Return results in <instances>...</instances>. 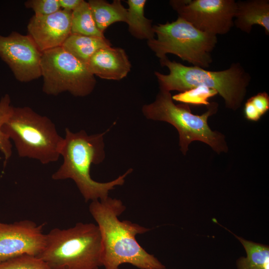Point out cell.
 <instances>
[{"label": "cell", "instance_id": "ba28073f", "mask_svg": "<svg viewBox=\"0 0 269 269\" xmlns=\"http://www.w3.org/2000/svg\"><path fill=\"white\" fill-rule=\"evenodd\" d=\"M41 73L43 92L56 96L68 92L84 97L94 89L96 80L87 66L61 46L42 52Z\"/></svg>", "mask_w": 269, "mask_h": 269}, {"label": "cell", "instance_id": "9a60e30c", "mask_svg": "<svg viewBox=\"0 0 269 269\" xmlns=\"http://www.w3.org/2000/svg\"><path fill=\"white\" fill-rule=\"evenodd\" d=\"M112 46L104 37L71 34L62 47L79 61L87 66L91 57L100 49Z\"/></svg>", "mask_w": 269, "mask_h": 269}, {"label": "cell", "instance_id": "6da1fadb", "mask_svg": "<svg viewBox=\"0 0 269 269\" xmlns=\"http://www.w3.org/2000/svg\"><path fill=\"white\" fill-rule=\"evenodd\" d=\"M126 207L122 201L108 197L91 201L89 211L100 230L103 247L102 264L105 269H119L131 264L139 269H166L153 255L148 253L135 237L149 230L119 217Z\"/></svg>", "mask_w": 269, "mask_h": 269}, {"label": "cell", "instance_id": "7402d4cb", "mask_svg": "<svg viewBox=\"0 0 269 269\" xmlns=\"http://www.w3.org/2000/svg\"><path fill=\"white\" fill-rule=\"evenodd\" d=\"M13 106L8 94H6L0 100V150L5 160L12 154V144L8 137L3 133L1 127L9 117Z\"/></svg>", "mask_w": 269, "mask_h": 269}, {"label": "cell", "instance_id": "e0dca14e", "mask_svg": "<svg viewBox=\"0 0 269 269\" xmlns=\"http://www.w3.org/2000/svg\"><path fill=\"white\" fill-rule=\"evenodd\" d=\"M146 0H128L127 3V21L131 34L139 39L151 40L154 38L152 20L147 18L144 14Z\"/></svg>", "mask_w": 269, "mask_h": 269}, {"label": "cell", "instance_id": "30bf717a", "mask_svg": "<svg viewBox=\"0 0 269 269\" xmlns=\"http://www.w3.org/2000/svg\"><path fill=\"white\" fill-rule=\"evenodd\" d=\"M42 52L31 37L12 31L0 34V58L9 67L15 79L29 82L41 77Z\"/></svg>", "mask_w": 269, "mask_h": 269}, {"label": "cell", "instance_id": "8992f818", "mask_svg": "<svg viewBox=\"0 0 269 269\" xmlns=\"http://www.w3.org/2000/svg\"><path fill=\"white\" fill-rule=\"evenodd\" d=\"M1 130L13 141L20 157L35 159L44 164L60 157L64 138L50 119L29 107H13Z\"/></svg>", "mask_w": 269, "mask_h": 269}, {"label": "cell", "instance_id": "7c38bea8", "mask_svg": "<svg viewBox=\"0 0 269 269\" xmlns=\"http://www.w3.org/2000/svg\"><path fill=\"white\" fill-rule=\"evenodd\" d=\"M72 12L64 9L49 15H34L27 24L28 35L39 50L61 47L71 34Z\"/></svg>", "mask_w": 269, "mask_h": 269}, {"label": "cell", "instance_id": "44dd1931", "mask_svg": "<svg viewBox=\"0 0 269 269\" xmlns=\"http://www.w3.org/2000/svg\"><path fill=\"white\" fill-rule=\"evenodd\" d=\"M269 110V96L266 92L259 93L249 98L245 104L244 114L249 121H258Z\"/></svg>", "mask_w": 269, "mask_h": 269}, {"label": "cell", "instance_id": "d4e9b609", "mask_svg": "<svg viewBox=\"0 0 269 269\" xmlns=\"http://www.w3.org/2000/svg\"><path fill=\"white\" fill-rule=\"evenodd\" d=\"M83 1V0H59V3L62 9L73 11Z\"/></svg>", "mask_w": 269, "mask_h": 269}, {"label": "cell", "instance_id": "4fadbf2b", "mask_svg": "<svg viewBox=\"0 0 269 269\" xmlns=\"http://www.w3.org/2000/svg\"><path fill=\"white\" fill-rule=\"evenodd\" d=\"M87 67L93 75L100 78L120 80L127 76L132 65L124 49L111 46L96 52Z\"/></svg>", "mask_w": 269, "mask_h": 269}, {"label": "cell", "instance_id": "d6986e66", "mask_svg": "<svg viewBox=\"0 0 269 269\" xmlns=\"http://www.w3.org/2000/svg\"><path fill=\"white\" fill-rule=\"evenodd\" d=\"M71 34L104 37L97 27L88 2L83 0L72 12Z\"/></svg>", "mask_w": 269, "mask_h": 269}, {"label": "cell", "instance_id": "cb8c5ba5", "mask_svg": "<svg viewBox=\"0 0 269 269\" xmlns=\"http://www.w3.org/2000/svg\"><path fill=\"white\" fill-rule=\"evenodd\" d=\"M24 5L32 9L37 16L49 15L61 9L59 0H28Z\"/></svg>", "mask_w": 269, "mask_h": 269}, {"label": "cell", "instance_id": "2e32d148", "mask_svg": "<svg viewBox=\"0 0 269 269\" xmlns=\"http://www.w3.org/2000/svg\"><path fill=\"white\" fill-rule=\"evenodd\" d=\"M88 2L95 23L101 32L104 33L114 23H127L128 10L120 0H114L112 3L104 0H90Z\"/></svg>", "mask_w": 269, "mask_h": 269}, {"label": "cell", "instance_id": "5bb4252c", "mask_svg": "<svg viewBox=\"0 0 269 269\" xmlns=\"http://www.w3.org/2000/svg\"><path fill=\"white\" fill-rule=\"evenodd\" d=\"M236 4L234 25L247 33L251 32L254 25H259L269 34V0H239Z\"/></svg>", "mask_w": 269, "mask_h": 269}, {"label": "cell", "instance_id": "3957f363", "mask_svg": "<svg viewBox=\"0 0 269 269\" xmlns=\"http://www.w3.org/2000/svg\"><path fill=\"white\" fill-rule=\"evenodd\" d=\"M161 66L169 73L164 74L155 71L160 90L183 92L198 86L216 90L224 99L226 107L234 111L240 107L246 96L251 76L239 63L221 71H209L191 66H187L167 56L159 59Z\"/></svg>", "mask_w": 269, "mask_h": 269}, {"label": "cell", "instance_id": "7a4b0ae2", "mask_svg": "<svg viewBox=\"0 0 269 269\" xmlns=\"http://www.w3.org/2000/svg\"><path fill=\"white\" fill-rule=\"evenodd\" d=\"M106 133L89 135L84 130L73 133L66 128L60 151L63 162L52 175L55 180L72 179L86 202L107 198L109 191L123 185L125 177L133 170L130 169L108 182H99L91 178V164H99L105 158L103 136Z\"/></svg>", "mask_w": 269, "mask_h": 269}, {"label": "cell", "instance_id": "52a82bcc", "mask_svg": "<svg viewBox=\"0 0 269 269\" xmlns=\"http://www.w3.org/2000/svg\"><path fill=\"white\" fill-rule=\"evenodd\" d=\"M156 38L147 41L149 48L160 59L167 54L175 55L193 66L208 68L211 52L217 43L216 35L202 32L185 19L153 25Z\"/></svg>", "mask_w": 269, "mask_h": 269}, {"label": "cell", "instance_id": "5b68a950", "mask_svg": "<svg viewBox=\"0 0 269 269\" xmlns=\"http://www.w3.org/2000/svg\"><path fill=\"white\" fill-rule=\"evenodd\" d=\"M218 104L212 102L207 106V111L201 115L192 113L188 105L175 104L170 92L159 90L155 101L142 108L148 119L166 122L177 130L180 150L185 155L189 144L198 140L209 145L217 153L226 152L228 148L224 135L213 131L208 124L209 117L218 110Z\"/></svg>", "mask_w": 269, "mask_h": 269}, {"label": "cell", "instance_id": "9c48e42d", "mask_svg": "<svg viewBox=\"0 0 269 269\" xmlns=\"http://www.w3.org/2000/svg\"><path fill=\"white\" fill-rule=\"evenodd\" d=\"M169 4L178 17L202 32L223 35L234 26V0H171Z\"/></svg>", "mask_w": 269, "mask_h": 269}, {"label": "cell", "instance_id": "ffe728a7", "mask_svg": "<svg viewBox=\"0 0 269 269\" xmlns=\"http://www.w3.org/2000/svg\"><path fill=\"white\" fill-rule=\"evenodd\" d=\"M218 94V92L212 89L205 86H198L181 92L172 96V99L177 102L185 104L195 106H208L210 103L209 99Z\"/></svg>", "mask_w": 269, "mask_h": 269}, {"label": "cell", "instance_id": "603a6c76", "mask_svg": "<svg viewBox=\"0 0 269 269\" xmlns=\"http://www.w3.org/2000/svg\"><path fill=\"white\" fill-rule=\"evenodd\" d=\"M0 269H52L42 259L24 255L0 263Z\"/></svg>", "mask_w": 269, "mask_h": 269}, {"label": "cell", "instance_id": "8fae6325", "mask_svg": "<svg viewBox=\"0 0 269 269\" xmlns=\"http://www.w3.org/2000/svg\"><path fill=\"white\" fill-rule=\"evenodd\" d=\"M43 226L28 220L0 222V263L24 255L38 256L45 244Z\"/></svg>", "mask_w": 269, "mask_h": 269}, {"label": "cell", "instance_id": "277c9868", "mask_svg": "<svg viewBox=\"0 0 269 269\" xmlns=\"http://www.w3.org/2000/svg\"><path fill=\"white\" fill-rule=\"evenodd\" d=\"M102 256L97 225L79 222L67 229H52L37 257L52 269H98L103 266Z\"/></svg>", "mask_w": 269, "mask_h": 269}, {"label": "cell", "instance_id": "ac0fdd59", "mask_svg": "<svg viewBox=\"0 0 269 269\" xmlns=\"http://www.w3.org/2000/svg\"><path fill=\"white\" fill-rule=\"evenodd\" d=\"M233 235L241 242L247 253L246 257H241L237 260L238 269H269L268 246Z\"/></svg>", "mask_w": 269, "mask_h": 269}]
</instances>
